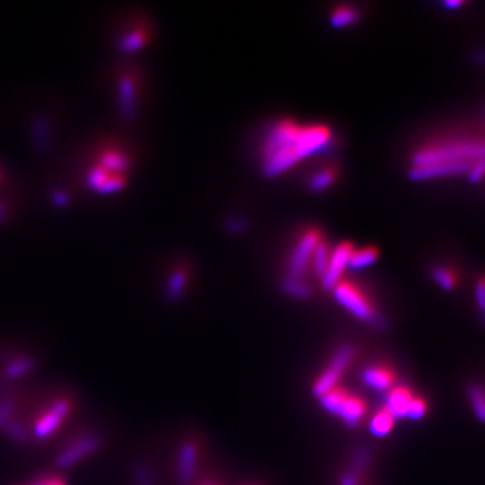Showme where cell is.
Instances as JSON below:
<instances>
[{"mask_svg": "<svg viewBox=\"0 0 485 485\" xmlns=\"http://www.w3.org/2000/svg\"><path fill=\"white\" fill-rule=\"evenodd\" d=\"M332 138V131L323 124L299 126L292 120L276 122L261 145L263 176L274 178L289 172L297 163L325 150Z\"/></svg>", "mask_w": 485, "mask_h": 485, "instance_id": "1", "label": "cell"}, {"mask_svg": "<svg viewBox=\"0 0 485 485\" xmlns=\"http://www.w3.org/2000/svg\"><path fill=\"white\" fill-rule=\"evenodd\" d=\"M333 292L340 305L351 311L357 318L372 323H380L371 302L364 295V292L355 285L345 280H340L337 286L333 289Z\"/></svg>", "mask_w": 485, "mask_h": 485, "instance_id": "2", "label": "cell"}, {"mask_svg": "<svg viewBox=\"0 0 485 485\" xmlns=\"http://www.w3.org/2000/svg\"><path fill=\"white\" fill-rule=\"evenodd\" d=\"M323 240V232L317 228L306 229L295 242L287 263V278L299 279L311 266V259L316 247Z\"/></svg>", "mask_w": 485, "mask_h": 485, "instance_id": "3", "label": "cell"}, {"mask_svg": "<svg viewBox=\"0 0 485 485\" xmlns=\"http://www.w3.org/2000/svg\"><path fill=\"white\" fill-rule=\"evenodd\" d=\"M354 251H355V247L352 242H340L339 245H336V248L332 250L328 269L321 278L325 290H333L337 286V283L341 280V275L348 267L349 259Z\"/></svg>", "mask_w": 485, "mask_h": 485, "instance_id": "4", "label": "cell"}, {"mask_svg": "<svg viewBox=\"0 0 485 485\" xmlns=\"http://www.w3.org/2000/svg\"><path fill=\"white\" fill-rule=\"evenodd\" d=\"M354 352L351 348L345 347L342 349H340L339 352L335 356L333 361L330 363L329 368L323 372L321 377L317 380V383L314 384L313 392L317 396H323V394H326L328 391H330L332 388L335 387V384L337 383L340 376L342 375V372L347 370V367L349 366L351 360H352Z\"/></svg>", "mask_w": 485, "mask_h": 485, "instance_id": "5", "label": "cell"}, {"mask_svg": "<svg viewBox=\"0 0 485 485\" xmlns=\"http://www.w3.org/2000/svg\"><path fill=\"white\" fill-rule=\"evenodd\" d=\"M86 181L97 193H115L127 183V174L112 172L96 164L89 172Z\"/></svg>", "mask_w": 485, "mask_h": 485, "instance_id": "6", "label": "cell"}, {"mask_svg": "<svg viewBox=\"0 0 485 485\" xmlns=\"http://www.w3.org/2000/svg\"><path fill=\"white\" fill-rule=\"evenodd\" d=\"M98 446H100V439L97 436H82L75 444L67 446L64 452L57 457V465L61 468L75 465L76 463L84 460L86 455L96 452Z\"/></svg>", "mask_w": 485, "mask_h": 485, "instance_id": "7", "label": "cell"}, {"mask_svg": "<svg viewBox=\"0 0 485 485\" xmlns=\"http://www.w3.org/2000/svg\"><path fill=\"white\" fill-rule=\"evenodd\" d=\"M97 166H101L104 169L124 173L127 174L129 167V160L126 153H123L120 148L116 147H107L98 151L97 154Z\"/></svg>", "mask_w": 485, "mask_h": 485, "instance_id": "8", "label": "cell"}, {"mask_svg": "<svg viewBox=\"0 0 485 485\" xmlns=\"http://www.w3.org/2000/svg\"><path fill=\"white\" fill-rule=\"evenodd\" d=\"M366 410H367V406L360 398H356L348 394L345 399L340 404L336 415H339L347 425L355 427L356 425L363 420Z\"/></svg>", "mask_w": 485, "mask_h": 485, "instance_id": "9", "label": "cell"}, {"mask_svg": "<svg viewBox=\"0 0 485 485\" xmlns=\"http://www.w3.org/2000/svg\"><path fill=\"white\" fill-rule=\"evenodd\" d=\"M411 401H413V395L408 388L396 387L391 391L388 396L386 410L394 418H404Z\"/></svg>", "mask_w": 485, "mask_h": 485, "instance_id": "10", "label": "cell"}, {"mask_svg": "<svg viewBox=\"0 0 485 485\" xmlns=\"http://www.w3.org/2000/svg\"><path fill=\"white\" fill-rule=\"evenodd\" d=\"M363 380L373 389H387L394 383V373L384 367H371L363 373Z\"/></svg>", "mask_w": 485, "mask_h": 485, "instance_id": "11", "label": "cell"}, {"mask_svg": "<svg viewBox=\"0 0 485 485\" xmlns=\"http://www.w3.org/2000/svg\"><path fill=\"white\" fill-rule=\"evenodd\" d=\"M336 179H337V170L332 166H326L310 177L307 182V188L311 193H323L336 182Z\"/></svg>", "mask_w": 485, "mask_h": 485, "instance_id": "12", "label": "cell"}, {"mask_svg": "<svg viewBox=\"0 0 485 485\" xmlns=\"http://www.w3.org/2000/svg\"><path fill=\"white\" fill-rule=\"evenodd\" d=\"M63 420H64L63 417H60L58 414H56L53 410L48 408V413L45 415H42L39 420L35 423L34 433L38 438H48L58 430Z\"/></svg>", "mask_w": 485, "mask_h": 485, "instance_id": "13", "label": "cell"}, {"mask_svg": "<svg viewBox=\"0 0 485 485\" xmlns=\"http://www.w3.org/2000/svg\"><path fill=\"white\" fill-rule=\"evenodd\" d=\"M379 258V251L375 247H364L360 250H356L352 252L348 267L351 270H363L372 266L376 260Z\"/></svg>", "mask_w": 485, "mask_h": 485, "instance_id": "14", "label": "cell"}, {"mask_svg": "<svg viewBox=\"0 0 485 485\" xmlns=\"http://www.w3.org/2000/svg\"><path fill=\"white\" fill-rule=\"evenodd\" d=\"M358 11L351 6H340L333 10L330 15V25L335 29H345L348 26H352L358 20Z\"/></svg>", "mask_w": 485, "mask_h": 485, "instance_id": "15", "label": "cell"}, {"mask_svg": "<svg viewBox=\"0 0 485 485\" xmlns=\"http://www.w3.org/2000/svg\"><path fill=\"white\" fill-rule=\"evenodd\" d=\"M469 402L479 420L485 422V387L479 383H472L468 387Z\"/></svg>", "mask_w": 485, "mask_h": 485, "instance_id": "16", "label": "cell"}, {"mask_svg": "<svg viewBox=\"0 0 485 485\" xmlns=\"http://www.w3.org/2000/svg\"><path fill=\"white\" fill-rule=\"evenodd\" d=\"M330 255H332L330 247L323 239L321 242H318V245L316 247L314 254H313V259H311V267H313L314 273L318 275V276H321V278H323L326 269H328Z\"/></svg>", "mask_w": 485, "mask_h": 485, "instance_id": "17", "label": "cell"}, {"mask_svg": "<svg viewBox=\"0 0 485 485\" xmlns=\"http://www.w3.org/2000/svg\"><path fill=\"white\" fill-rule=\"evenodd\" d=\"M195 465V449L193 445L188 444L182 448L179 457V476L182 480L188 481L193 476Z\"/></svg>", "mask_w": 485, "mask_h": 485, "instance_id": "18", "label": "cell"}, {"mask_svg": "<svg viewBox=\"0 0 485 485\" xmlns=\"http://www.w3.org/2000/svg\"><path fill=\"white\" fill-rule=\"evenodd\" d=\"M148 30L146 27H136L134 29L132 32H129L123 42H122V48L124 51H135V50H139L141 48H143L146 45V42L148 41Z\"/></svg>", "mask_w": 485, "mask_h": 485, "instance_id": "19", "label": "cell"}, {"mask_svg": "<svg viewBox=\"0 0 485 485\" xmlns=\"http://www.w3.org/2000/svg\"><path fill=\"white\" fill-rule=\"evenodd\" d=\"M186 283H188V274L185 269H177L169 278V283H167L169 298L170 299L179 298L186 287Z\"/></svg>", "mask_w": 485, "mask_h": 485, "instance_id": "20", "label": "cell"}, {"mask_svg": "<svg viewBox=\"0 0 485 485\" xmlns=\"http://www.w3.org/2000/svg\"><path fill=\"white\" fill-rule=\"evenodd\" d=\"M432 276L436 280V285L444 290L451 291L455 287L457 276L451 269L445 266H436L432 270Z\"/></svg>", "mask_w": 485, "mask_h": 485, "instance_id": "21", "label": "cell"}, {"mask_svg": "<svg viewBox=\"0 0 485 485\" xmlns=\"http://www.w3.org/2000/svg\"><path fill=\"white\" fill-rule=\"evenodd\" d=\"M394 426V417L387 410L379 411L371 420L372 434L377 436H384L391 432Z\"/></svg>", "mask_w": 485, "mask_h": 485, "instance_id": "22", "label": "cell"}, {"mask_svg": "<svg viewBox=\"0 0 485 485\" xmlns=\"http://www.w3.org/2000/svg\"><path fill=\"white\" fill-rule=\"evenodd\" d=\"M282 290L285 291L286 294H289L290 297L298 298V299H306L311 295V290L307 286L305 282H302L301 279H291V278H286L282 282Z\"/></svg>", "mask_w": 485, "mask_h": 485, "instance_id": "23", "label": "cell"}, {"mask_svg": "<svg viewBox=\"0 0 485 485\" xmlns=\"http://www.w3.org/2000/svg\"><path fill=\"white\" fill-rule=\"evenodd\" d=\"M426 411H427V404H426V402L423 399H420V398H413L411 403L408 406L406 417H408L410 420H418L425 417Z\"/></svg>", "mask_w": 485, "mask_h": 485, "instance_id": "24", "label": "cell"}, {"mask_svg": "<svg viewBox=\"0 0 485 485\" xmlns=\"http://www.w3.org/2000/svg\"><path fill=\"white\" fill-rule=\"evenodd\" d=\"M32 360H29V358H20V360H15L14 363H11L10 366H8V368H7V373H8V376H11V377H19V376H22V375H25V373H27V372L30 371L32 368Z\"/></svg>", "mask_w": 485, "mask_h": 485, "instance_id": "25", "label": "cell"}, {"mask_svg": "<svg viewBox=\"0 0 485 485\" xmlns=\"http://www.w3.org/2000/svg\"><path fill=\"white\" fill-rule=\"evenodd\" d=\"M247 221L240 217H231L226 221V229L231 235H242L247 231Z\"/></svg>", "mask_w": 485, "mask_h": 485, "instance_id": "26", "label": "cell"}, {"mask_svg": "<svg viewBox=\"0 0 485 485\" xmlns=\"http://www.w3.org/2000/svg\"><path fill=\"white\" fill-rule=\"evenodd\" d=\"M6 432L10 434V436H13L14 439H18V441H23L26 438V430L22 427V425L16 423L14 420H8L4 426Z\"/></svg>", "mask_w": 485, "mask_h": 485, "instance_id": "27", "label": "cell"}, {"mask_svg": "<svg viewBox=\"0 0 485 485\" xmlns=\"http://www.w3.org/2000/svg\"><path fill=\"white\" fill-rule=\"evenodd\" d=\"M476 301L485 321V276L479 279L476 283Z\"/></svg>", "mask_w": 485, "mask_h": 485, "instance_id": "28", "label": "cell"}, {"mask_svg": "<svg viewBox=\"0 0 485 485\" xmlns=\"http://www.w3.org/2000/svg\"><path fill=\"white\" fill-rule=\"evenodd\" d=\"M14 411V404L13 402H3L0 403V427H4L6 423L10 420V417Z\"/></svg>", "mask_w": 485, "mask_h": 485, "instance_id": "29", "label": "cell"}, {"mask_svg": "<svg viewBox=\"0 0 485 485\" xmlns=\"http://www.w3.org/2000/svg\"><path fill=\"white\" fill-rule=\"evenodd\" d=\"M37 485H66L63 479H58V477H53V479H46L44 480L42 483Z\"/></svg>", "mask_w": 485, "mask_h": 485, "instance_id": "30", "label": "cell"}, {"mask_svg": "<svg viewBox=\"0 0 485 485\" xmlns=\"http://www.w3.org/2000/svg\"><path fill=\"white\" fill-rule=\"evenodd\" d=\"M341 485H356L355 479L352 476H345L341 481Z\"/></svg>", "mask_w": 485, "mask_h": 485, "instance_id": "31", "label": "cell"}]
</instances>
